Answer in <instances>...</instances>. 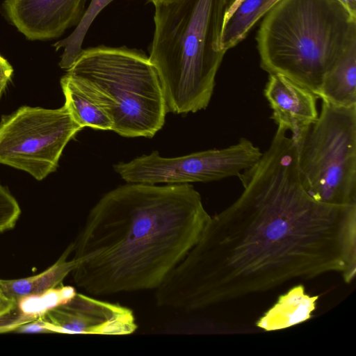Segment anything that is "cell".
Returning a JSON list of instances; mask_svg holds the SVG:
<instances>
[{"mask_svg": "<svg viewBox=\"0 0 356 356\" xmlns=\"http://www.w3.org/2000/svg\"><path fill=\"white\" fill-rule=\"evenodd\" d=\"M277 127L243 190L211 216L199 240L155 290L158 306L197 311L293 279L356 275V204L332 205L303 187L298 147Z\"/></svg>", "mask_w": 356, "mask_h": 356, "instance_id": "6da1fadb", "label": "cell"}, {"mask_svg": "<svg viewBox=\"0 0 356 356\" xmlns=\"http://www.w3.org/2000/svg\"><path fill=\"white\" fill-rule=\"evenodd\" d=\"M210 217L190 184L120 186L92 208L73 243V281L94 296L155 290Z\"/></svg>", "mask_w": 356, "mask_h": 356, "instance_id": "7a4b0ae2", "label": "cell"}, {"mask_svg": "<svg viewBox=\"0 0 356 356\" xmlns=\"http://www.w3.org/2000/svg\"><path fill=\"white\" fill-rule=\"evenodd\" d=\"M229 0H175L155 7L149 60L162 86L167 111L205 109L225 51L220 38Z\"/></svg>", "mask_w": 356, "mask_h": 356, "instance_id": "3957f363", "label": "cell"}, {"mask_svg": "<svg viewBox=\"0 0 356 356\" xmlns=\"http://www.w3.org/2000/svg\"><path fill=\"white\" fill-rule=\"evenodd\" d=\"M262 18L261 67L317 97L326 74L356 47V17L337 0H278Z\"/></svg>", "mask_w": 356, "mask_h": 356, "instance_id": "277c9868", "label": "cell"}, {"mask_svg": "<svg viewBox=\"0 0 356 356\" xmlns=\"http://www.w3.org/2000/svg\"><path fill=\"white\" fill-rule=\"evenodd\" d=\"M69 76L109 117L124 137L152 138L167 107L158 73L140 49L99 45L82 49Z\"/></svg>", "mask_w": 356, "mask_h": 356, "instance_id": "5b68a950", "label": "cell"}, {"mask_svg": "<svg viewBox=\"0 0 356 356\" xmlns=\"http://www.w3.org/2000/svg\"><path fill=\"white\" fill-rule=\"evenodd\" d=\"M296 143L306 191L325 204H356V105L322 101L316 121Z\"/></svg>", "mask_w": 356, "mask_h": 356, "instance_id": "8992f818", "label": "cell"}, {"mask_svg": "<svg viewBox=\"0 0 356 356\" xmlns=\"http://www.w3.org/2000/svg\"><path fill=\"white\" fill-rule=\"evenodd\" d=\"M83 128L67 107L23 106L0 122V163L38 181L54 172L64 148Z\"/></svg>", "mask_w": 356, "mask_h": 356, "instance_id": "52a82bcc", "label": "cell"}, {"mask_svg": "<svg viewBox=\"0 0 356 356\" xmlns=\"http://www.w3.org/2000/svg\"><path fill=\"white\" fill-rule=\"evenodd\" d=\"M263 153L250 140L241 138L236 144L188 155L165 158L154 151L149 155L113 165L127 183L156 184L209 182L238 177L252 167Z\"/></svg>", "mask_w": 356, "mask_h": 356, "instance_id": "ba28073f", "label": "cell"}, {"mask_svg": "<svg viewBox=\"0 0 356 356\" xmlns=\"http://www.w3.org/2000/svg\"><path fill=\"white\" fill-rule=\"evenodd\" d=\"M40 316L49 332L127 335L138 328L131 309L79 293Z\"/></svg>", "mask_w": 356, "mask_h": 356, "instance_id": "9c48e42d", "label": "cell"}, {"mask_svg": "<svg viewBox=\"0 0 356 356\" xmlns=\"http://www.w3.org/2000/svg\"><path fill=\"white\" fill-rule=\"evenodd\" d=\"M88 0H4L8 20L29 40L60 37L76 26L86 10Z\"/></svg>", "mask_w": 356, "mask_h": 356, "instance_id": "30bf717a", "label": "cell"}, {"mask_svg": "<svg viewBox=\"0 0 356 356\" xmlns=\"http://www.w3.org/2000/svg\"><path fill=\"white\" fill-rule=\"evenodd\" d=\"M264 94L272 110L271 118L298 141L316 121L318 97L286 77L269 74Z\"/></svg>", "mask_w": 356, "mask_h": 356, "instance_id": "8fae6325", "label": "cell"}, {"mask_svg": "<svg viewBox=\"0 0 356 356\" xmlns=\"http://www.w3.org/2000/svg\"><path fill=\"white\" fill-rule=\"evenodd\" d=\"M73 249L72 243L53 265L38 275L22 279L0 280V290L18 304L26 299L49 293L61 286L64 279L76 268L78 261L73 257L68 259Z\"/></svg>", "mask_w": 356, "mask_h": 356, "instance_id": "7c38bea8", "label": "cell"}, {"mask_svg": "<svg viewBox=\"0 0 356 356\" xmlns=\"http://www.w3.org/2000/svg\"><path fill=\"white\" fill-rule=\"evenodd\" d=\"M318 296H310L302 285H296L281 295L277 302L256 322L265 331H275L300 324L311 318Z\"/></svg>", "mask_w": 356, "mask_h": 356, "instance_id": "4fadbf2b", "label": "cell"}, {"mask_svg": "<svg viewBox=\"0 0 356 356\" xmlns=\"http://www.w3.org/2000/svg\"><path fill=\"white\" fill-rule=\"evenodd\" d=\"M318 97L337 106L356 105V47L326 74Z\"/></svg>", "mask_w": 356, "mask_h": 356, "instance_id": "5bb4252c", "label": "cell"}, {"mask_svg": "<svg viewBox=\"0 0 356 356\" xmlns=\"http://www.w3.org/2000/svg\"><path fill=\"white\" fill-rule=\"evenodd\" d=\"M60 86L65 99L64 105L81 127L112 130V122L107 114L66 74L60 79Z\"/></svg>", "mask_w": 356, "mask_h": 356, "instance_id": "9a60e30c", "label": "cell"}, {"mask_svg": "<svg viewBox=\"0 0 356 356\" xmlns=\"http://www.w3.org/2000/svg\"><path fill=\"white\" fill-rule=\"evenodd\" d=\"M267 0H244L224 23L221 48L226 52L244 40L255 25L254 19Z\"/></svg>", "mask_w": 356, "mask_h": 356, "instance_id": "2e32d148", "label": "cell"}, {"mask_svg": "<svg viewBox=\"0 0 356 356\" xmlns=\"http://www.w3.org/2000/svg\"><path fill=\"white\" fill-rule=\"evenodd\" d=\"M113 1L91 0L82 19L72 33L53 44L56 51L63 48L59 62L60 68L68 70L73 65L83 49L82 44L90 25L99 13Z\"/></svg>", "mask_w": 356, "mask_h": 356, "instance_id": "e0dca14e", "label": "cell"}, {"mask_svg": "<svg viewBox=\"0 0 356 356\" xmlns=\"http://www.w3.org/2000/svg\"><path fill=\"white\" fill-rule=\"evenodd\" d=\"M21 213L20 207L6 186L0 183V233L12 229Z\"/></svg>", "mask_w": 356, "mask_h": 356, "instance_id": "ac0fdd59", "label": "cell"}, {"mask_svg": "<svg viewBox=\"0 0 356 356\" xmlns=\"http://www.w3.org/2000/svg\"><path fill=\"white\" fill-rule=\"evenodd\" d=\"M39 314L24 311L19 305L10 313L0 316V333L14 332L21 325L35 320Z\"/></svg>", "mask_w": 356, "mask_h": 356, "instance_id": "d6986e66", "label": "cell"}, {"mask_svg": "<svg viewBox=\"0 0 356 356\" xmlns=\"http://www.w3.org/2000/svg\"><path fill=\"white\" fill-rule=\"evenodd\" d=\"M13 68L9 62L0 55V97L10 80Z\"/></svg>", "mask_w": 356, "mask_h": 356, "instance_id": "ffe728a7", "label": "cell"}, {"mask_svg": "<svg viewBox=\"0 0 356 356\" xmlns=\"http://www.w3.org/2000/svg\"><path fill=\"white\" fill-rule=\"evenodd\" d=\"M19 304L7 297L0 290V316H4L14 310Z\"/></svg>", "mask_w": 356, "mask_h": 356, "instance_id": "44dd1931", "label": "cell"}, {"mask_svg": "<svg viewBox=\"0 0 356 356\" xmlns=\"http://www.w3.org/2000/svg\"><path fill=\"white\" fill-rule=\"evenodd\" d=\"M244 0H229L227 8L225 12L224 23L231 17L236 9ZM223 23V24H224Z\"/></svg>", "mask_w": 356, "mask_h": 356, "instance_id": "7402d4cb", "label": "cell"}, {"mask_svg": "<svg viewBox=\"0 0 356 356\" xmlns=\"http://www.w3.org/2000/svg\"><path fill=\"white\" fill-rule=\"evenodd\" d=\"M337 1H339L346 8L351 15L356 17V0Z\"/></svg>", "mask_w": 356, "mask_h": 356, "instance_id": "603a6c76", "label": "cell"}, {"mask_svg": "<svg viewBox=\"0 0 356 356\" xmlns=\"http://www.w3.org/2000/svg\"><path fill=\"white\" fill-rule=\"evenodd\" d=\"M149 2L152 3L154 6H156L161 3H166L169 2H172L175 0H148Z\"/></svg>", "mask_w": 356, "mask_h": 356, "instance_id": "cb8c5ba5", "label": "cell"}]
</instances>
